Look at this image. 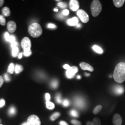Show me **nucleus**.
Instances as JSON below:
<instances>
[{
	"mask_svg": "<svg viewBox=\"0 0 125 125\" xmlns=\"http://www.w3.org/2000/svg\"><path fill=\"white\" fill-rule=\"evenodd\" d=\"M114 78L115 82L121 83L125 81V63L121 62L119 63L115 69Z\"/></svg>",
	"mask_w": 125,
	"mask_h": 125,
	"instance_id": "1",
	"label": "nucleus"
},
{
	"mask_svg": "<svg viewBox=\"0 0 125 125\" xmlns=\"http://www.w3.org/2000/svg\"><path fill=\"white\" fill-rule=\"evenodd\" d=\"M28 32L32 37L38 38L41 35L42 29L40 25L37 23H32L28 27Z\"/></svg>",
	"mask_w": 125,
	"mask_h": 125,
	"instance_id": "2",
	"label": "nucleus"
},
{
	"mask_svg": "<svg viewBox=\"0 0 125 125\" xmlns=\"http://www.w3.org/2000/svg\"><path fill=\"white\" fill-rule=\"evenodd\" d=\"M91 12L94 17H97L102 10V6L98 0H94L91 4Z\"/></svg>",
	"mask_w": 125,
	"mask_h": 125,
	"instance_id": "3",
	"label": "nucleus"
},
{
	"mask_svg": "<svg viewBox=\"0 0 125 125\" xmlns=\"http://www.w3.org/2000/svg\"><path fill=\"white\" fill-rule=\"evenodd\" d=\"M21 46L24 52H27L31 51V41L28 37H25L21 41Z\"/></svg>",
	"mask_w": 125,
	"mask_h": 125,
	"instance_id": "4",
	"label": "nucleus"
},
{
	"mask_svg": "<svg viewBox=\"0 0 125 125\" xmlns=\"http://www.w3.org/2000/svg\"><path fill=\"white\" fill-rule=\"evenodd\" d=\"M77 15L82 22L86 23L89 21V16L88 13L83 9H79L77 12Z\"/></svg>",
	"mask_w": 125,
	"mask_h": 125,
	"instance_id": "5",
	"label": "nucleus"
},
{
	"mask_svg": "<svg viewBox=\"0 0 125 125\" xmlns=\"http://www.w3.org/2000/svg\"><path fill=\"white\" fill-rule=\"evenodd\" d=\"M27 123L28 125H41V121L39 117L34 115L28 117Z\"/></svg>",
	"mask_w": 125,
	"mask_h": 125,
	"instance_id": "6",
	"label": "nucleus"
},
{
	"mask_svg": "<svg viewBox=\"0 0 125 125\" xmlns=\"http://www.w3.org/2000/svg\"><path fill=\"white\" fill-rule=\"evenodd\" d=\"M78 68L76 66H72L67 70L66 72V75L67 78L69 79H71L73 78L76 74V73L78 72Z\"/></svg>",
	"mask_w": 125,
	"mask_h": 125,
	"instance_id": "7",
	"label": "nucleus"
},
{
	"mask_svg": "<svg viewBox=\"0 0 125 125\" xmlns=\"http://www.w3.org/2000/svg\"><path fill=\"white\" fill-rule=\"evenodd\" d=\"M113 123L114 125H121L122 119L119 114H115L114 115L113 118Z\"/></svg>",
	"mask_w": 125,
	"mask_h": 125,
	"instance_id": "8",
	"label": "nucleus"
},
{
	"mask_svg": "<svg viewBox=\"0 0 125 125\" xmlns=\"http://www.w3.org/2000/svg\"><path fill=\"white\" fill-rule=\"evenodd\" d=\"M70 8L73 11H77L79 8V3L77 0H71L70 2Z\"/></svg>",
	"mask_w": 125,
	"mask_h": 125,
	"instance_id": "9",
	"label": "nucleus"
},
{
	"mask_svg": "<svg viewBox=\"0 0 125 125\" xmlns=\"http://www.w3.org/2000/svg\"><path fill=\"white\" fill-rule=\"evenodd\" d=\"M80 66L83 70H84V71L88 70L91 72L94 71V68L87 62H81L80 63Z\"/></svg>",
	"mask_w": 125,
	"mask_h": 125,
	"instance_id": "10",
	"label": "nucleus"
},
{
	"mask_svg": "<svg viewBox=\"0 0 125 125\" xmlns=\"http://www.w3.org/2000/svg\"><path fill=\"white\" fill-rule=\"evenodd\" d=\"M7 28L10 32L13 33L16 31V24L13 21H10L8 23Z\"/></svg>",
	"mask_w": 125,
	"mask_h": 125,
	"instance_id": "11",
	"label": "nucleus"
},
{
	"mask_svg": "<svg viewBox=\"0 0 125 125\" xmlns=\"http://www.w3.org/2000/svg\"><path fill=\"white\" fill-rule=\"evenodd\" d=\"M114 91L115 93L117 94L121 95L124 93V89L121 85H116L114 89Z\"/></svg>",
	"mask_w": 125,
	"mask_h": 125,
	"instance_id": "12",
	"label": "nucleus"
},
{
	"mask_svg": "<svg viewBox=\"0 0 125 125\" xmlns=\"http://www.w3.org/2000/svg\"><path fill=\"white\" fill-rule=\"evenodd\" d=\"M79 22L78 19L77 17H74L72 19H70L67 21V23L69 26H76Z\"/></svg>",
	"mask_w": 125,
	"mask_h": 125,
	"instance_id": "13",
	"label": "nucleus"
},
{
	"mask_svg": "<svg viewBox=\"0 0 125 125\" xmlns=\"http://www.w3.org/2000/svg\"><path fill=\"white\" fill-rule=\"evenodd\" d=\"M101 122L100 120L98 118H95L93 119L92 122L88 121L87 122L86 125H101Z\"/></svg>",
	"mask_w": 125,
	"mask_h": 125,
	"instance_id": "14",
	"label": "nucleus"
},
{
	"mask_svg": "<svg viewBox=\"0 0 125 125\" xmlns=\"http://www.w3.org/2000/svg\"><path fill=\"white\" fill-rule=\"evenodd\" d=\"M125 0H114L113 2L115 6L117 8H121L124 4Z\"/></svg>",
	"mask_w": 125,
	"mask_h": 125,
	"instance_id": "15",
	"label": "nucleus"
},
{
	"mask_svg": "<svg viewBox=\"0 0 125 125\" xmlns=\"http://www.w3.org/2000/svg\"><path fill=\"white\" fill-rule=\"evenodd\" d=\"M2 13L3 15L6 17L9 16L11 14L10 10L9 8L8 7H4L2 10Z\"/></svg>",
	"mask_w": 125,
	"mask_h": 125,
	"instance_id": "16",
	"label": "nucleus"
},
{
	"mask_svg": "<svg viewBox=\"0 0 125 125\" xmlns=\"http://www.w3.org/2000/svg\"><path fill=\"white\" fill-rule=\"evenodd\" d=\"M8 112L10 116H13L16 113V109L14 107L12 106L9 108Z\"/></svg>",
	"mask_w": 125,
	"mask_h": 125,
	"instance_id": "17",
	"label": "nucleus"
},
{
	"mask_svg": "<svg viewBox=\"0 0 125 125\" xmlns=\"http://www.w3.org/2000/svg\"><path fill=\"white\" fill-rule=\"evenodd\" d=\"M92 48H93V49L94 50V51H95L96 52H97L98 53L102 54L103 52V49L98 45H94L93 46Z\"/></svg>",
	"mask_w": 125,
	"mask_h": 125,
	"instance_id": "18",
	"label": "nucleus"
},
{
	"mask_svg": "<svg viewBox=\"0 0 125 125\" xmlns=\"http://www.w3.org/2000/svg\"><path fill=\"white\" fill-rule=\"evenodd\" d=\"M61 115V114L59 112H56L53 113L50 117L51 120L52 121H54L57 119H58L59 116Z\"/></svg>",
	"mask_w": 125,
	"mask_h": 125,
	"instance_id": "19",
	"label": "nucleus"
},
{
	"mask_svg": "<svg viewBox=\"0 0 125 125\" xmlns=\"http://www.w3.org/2000/svg\"><path fill=\"white\" fill-rule=\"evenodd\" d=\"M46 107L47 108H48L49 110H52L55 108V105L53 103L48 101V102H46Z\"/></svg>",
	"mask_w": 125,
	"mask_h": 125,
	"instance_id": "20",
	"label": "nucleus"
},
{
	"mask_svg": "<svg viewBox=\"0 0 125 125\" xmlns=\"http://www.w3.org/2000/svg\"><path fill=\"white\" fill-rule=\"evenodd\" d=\"M15 72L16 74L20 73V72H22L23 70V68L22 66L19 64H16L15 67Z\"/></svg>",
	"mask_w": 125,
	"mask_h": 125,
	"instance_id": "21",
	"label": "nucleus"
},
{
	"mask_svg": "<svg viewBox=\"0 0 125 125\" xmlns=\"http://www.w3.org/2000/svg\"><path fill=\"white\" fill-rule=\"evenodd\" d=\"M19 52V49L18 47H14L12 48V54L13 57H16L17 56V55Z\"/></svg>",
	"mask_w": 125,
	"mask_h": 125,
	"instance_id": "22",
	"label": "nucleus"
},
{
	"mask_svg": "<svg viewBox=\"0 0 125 125\" xmlns=\"http://www.w3.org/2000/svg\"><path fill=\"white\" fill-rule=\"evenodd\" d=\"M102 109V106L100 105L96 106L95 108H94V110H93L94 114V115L98 114L101 111Z\"/></svg>",
	"mask_w": 125,
	"mask_h": 125,
	"instance_id": "23",
	"label": "nucleus"
},
{
	"mask_svg": "<svg viewBox=\"0 0 125 125\" xmlns=\"http://www.w3.org/2000/svg\"><path fill=\"white\" fill-rule=\"evenodd\" d=\"M14 70V65L13 63H11L8 67V72L10 74H13Z\"/></svg>",
	"mask_w": 125,
	"mask_h": 125,
	"instance_id": "24",
	"label": "nucleus"
},
{
	"mask_svg": "<svg viewBox=\"0 0 125 125\" xmlns=\"http://www.w3.org/2000/svg\"><path fill=\"white\" fill-rule=\"evenodd\" d=\"M51 86L52 87V88L53 89H56L58 87V80H53L52 83H51Z\"/></svg>",
	"mask_w": 125,
	"mask_h": 125,
	"instance_id": "25",
	"label": "nucleus"
},
{
	"mask_svg": "<svg viewBox=\"0 0 125 125\" xmlns=\"http://www.w3.org/2000/svg\"><path fill=\"white\" fill-rule=\"evenodd\" d=\"M76 104L77 105V106H78V107H83V104H84V103L83 102L82 100L79 99L76 100Z\"/></svg>",
	"mask_w": 125,
	"mask_h": 125,
	"instance_id": "26",
	"label": "nucleus"
},
{
	"mask_svg": "<svg viewBox=\"0 0 125 125\" xmlns=\"http://www.w3.org/2000/svg\"><path fill=\"white\" fill-rule=\"evenodd\" d=\"M0 24L2 26H5L6 24V20L3 15H0Z\"/></svg>",
	"mask_w": 125,
	"mask_h": 125,
	"instance_id": "27",
	"label": "nucleus"
},
{
	"mask_svg": "<svg viewBox=\"0 0 125 125\" xmlns=\"http://www.w3.org/2000/svg\"><path fill=\"white\" fill-rule=\"evenodd\" d=\"M70 113H71V115L72 116H73V117H76L77 118V117H78L79 116L78 113L75 110H74V109L72 110L71 111Z\"/></svg>",
	"mask_w": 125,
	"mask_h": 125,
	"instance_id": "28",
	"label": "nucleus"
},
{
	"mask_svg": "<svg viewBox=\"0 0 125 125\" xmlns=\"http://www.w3.org/2000/svg\"><path fill=\"white\" fill-rule=\"evenodd\" d=\"M71 123L74 125H81L82 123L80 121L76 120H72L71 121Z\"/></svg>",
	"mask_w": 125,
	"mask_h": 125,
	"instance_id": "29",
	"label": "nucleus"
},
{
	"mask_svg": "<svg viewBox=\"0 0 125 125\" xmlns=\"http://www.w3.org/2000/svg\"><path fill=\"white\" fill-rule=\"evenodd\" d=\"M58 6H59V7H60L61 8H65L66 7H67V4L64 2H59V3H58Z\"/></svg>",
	"mask_w": 125,
	"mask_h": 125,
	"instance_id": "30",
	"label": "nucleus"
},
{
	"mask_svg": "<svg viewBox=\"0 0 125 125\" xmlns=\"http://www.w3.org/2000/svg\"><path fill=\"white\" fill-rule=\"evenodd\" d=\"M56 101H57V102L58 103H61L62 101H61V98L60 94H58L56 96Z\"/></svg>",
	"mask_w": 125,
	"mask_h": 125,
	"instance_id": "31",
	"label": "nucleus"
},
{
	"mask_svg": "<svg viewBox=\"0 0 125 125\" xmlns=\"http://www.w3.org/2000/svg\"><path fill=\"white\" fill-rule=\"evenodd\" d=\"M10 37V36L9 32H6L4 33V38L7 41H8V42L9 41Z\"/></svg>",
	"mask_w": 125,
	"mask_h": 125,
	"instance_id": "32",
	"label": "nucleus"
},
{
	"mask_svg": "<svg viewBox=\"0 0 125 125\" xmlns=\"http://www.w3.org/2000/svg\"><path fill=\"white\" fill-rule=\"evenodd\" d=\"M15 36H13V35L10 36L9 42L12 43H13V42H15Z\"/></svg>",
	"mask_w": 125,
	"mask_h": 125,
	"instance_id": "33",
	"label": "nucleus"
},
{
	"mask_svg": "<svg viewBox=\"0 0 125 125\" xmlns=\"http://www.w3.org/2000/svg\"><path fill=\"white\" fill-rule=\"evenodd\" d=\"M4 78L5 81L7 82H9V81H10V78L9 77V75L7 73L5 74L4 75Z\"/></svg>",
	"mask_w": 125,
	"mask_h": 125,
	"instance_id": "34",
	"label": "nucleus"
},
{
	"mask_svg": "<svg viewBox=\"0 0 125 125\" xmlns=\"http://www.w3.org/2000/svg\"><path fill=\"white\" fill-rule=\"evenodd\" d=\"M45 98L46 102H48L50 101V99H51V95L49 93H46L45 94Z\"/></svg>",
	"mask_w": 125,
	"mask_h": 125,
	"instance_id": "35",
	"label": "nucleus"
},
{
	"mask_svg": "<svg viewBox=\"0 0 125 125\" xmlns=\"http://www.w3.org/2000/svg\"><path fill=\"white\" fill-rule=\"evenodd\" d=\"M47 27L49 28H52V29H54V28H56V26L55 25H54L53 24H52V23H49L47 25Z\"/></svg>",
	"mask_w": 125,
	"mask_h": 125,
	"instance_id": "36",
	"label": "nucleus"
},
{
	"mask_svg": "<svg viewBox=\"0 0 125 125\" xmlns=\"http://www.w3.org/2000/svg\"><path fill=\"white\" fill-rule=\"evenodd\" d=\"M69 104H70L69 101L68 100H67V99L64 100L63 101V105L65 107L68 106L69 105Z\"/></svg>",
	"mask_w": 125,
	"mask_h": 125,
	"instance_id": "37",
	"label": "nucleus"
},
{
	"mask_svg": "<svg viewBox=\"0 0 125 125\" xmlns=\"http://www.w3.org/2000/svg\"><path fill=\"white\" fill-rule=\"evenodd\" d=\"M18 44L17 43V42H16V41L15 42H14L13 43H11V46L12 48H13L14 47H17L18 46Z\"/></svg>",
	"mask_w": 125,
	"mask_h": 125,
	"instance_id": "38",
	"label": "nucleus"
},
{
	"mask_svg": "<svg viewBox=\"0 0 125 125\" xmlns=\"http://www.w3.org/2000/svg\"><path fill=\"white\" fill-rule=\"evenodd\" d=\"M5 104V102L4 99H1L0 100V107H3Z\"/></svg>",
	"mask_w": 125,
	"mask_h": 125,
	"instance_id": "39",
	"label": "nucleus"
},
{
	"mask_svg": "<svg viewBox=\"0 0 125 125\" xmlns=\"http://www.w3.org/2000/svg\"><path fill=\"white\" fill-rule=\"evenodd\" d=\"M62 14L64 16H67L69 13V11L67 9L64 10L62 12Z\"/></svg>",
	"mask_w": 125,
	"mask_h": 125,
	"instance_id": "40",
	"label": "nucleus"
},
{
	"mask_svg": "<svg viewBox=\"0 0 125 125\" xmlns=\"http://www.w3.org/2000/svg\"><path fill=\"white\" fill-rule=\"evenodd\" d=\"M23 54H24V55L25 56H26V57H29V56H30V55H31V51H30V52H24Z\"/></svg>",
	"mask_w": 125,
	"mask_h": 125,
	"instance_id": "41",
	"label": "nucleus"
},
{
	"mask_svg": "<svg viewBox=\"0 0 125 125\" xmlns=\"http://www.w3.org/2000/svg\"><path fill=\"white\" fill-rule=\"evenodd\" d=\"M4 83V80L2 76H0V88L1 87V86L3 85Z\"/></svg>",
	"mask_w": 125,
	"mask_h": 125,
	"instance_id": "42",
	"label": "nucleus"
},
{
	"mask_svg": "<svg viewBox=\"0 0 125 125\" xmlns=\"http://www.w3.org/2000/svg\"><path fill=\"white\" fill-rule=\"evenodd\" d=\"M60 125H69L68 123H67L66 121H61L59 122Z\"/></svg>",
	"mask_w": 125,
	"mask_h": 125,
	"instance_id": "43",
	"label": "nucleus"
},
{
	"mask_svg": "<svg viewBox=\"0 0 125 125\" xmlns=\"http://www.w3.org/2000/svg\"><path fill=\"white\" fill-rule=\"evenodd\" d=\"M63 67L64 69H66L67 70H69L71 68L70 66L69 65H68V64H65V65H64Z\"/></svg>",
	"mask_w": 125,
	"mask_h": 125,
	"instance_id": "44",
	"label": "nucleus"
},
{
	"mask_svg": "<svg viewBox=\"0 0 125 125\" xmlns=\"http://www.w3.org/2000/svg\"><path fill=\"white\" fill-rule=\"evenodd\" d=\"M4 0H0V7H1L3 5V4H4Z\"/></svg>",
	"mask_w": 125,
	"mask_h": 125,
	"instance_id": "45",
	"label": "nucleus"
},
{
	"mask_svg": "<svg viewBox=\"0 0 125 125\" xmlns=\"http://www.w3.org/2000/svg\"><path fill=\"white\" fill-rule=\"evenodd\" d=\"M18 57H19V59H21V58L22 57V53H21L19 54Z\"/></svg>",
	"mask_w": 125,
	"mask_h": 125,
	"instance_id": "46",
	"label": "nucleus"
},
{
	"mask_svg": "<svg viewBox=\"0 0 125 125\" xmlns=\"http://www.w3.org/2000/svg\"><path fill=\"white\" fill-rule=\"evenodd\" d=\"M76 27H78V28H80L81 27V25L80 24H77L76 26Z\"/></svg>",
	"mask_w": 125,
	"mask_h": 125,
	"instance_id": "47",
	"label": "nucleus"
},
{
	"mask_svg": "<svg viewBox=\"0 0 125 125\" xmlns=\"http://www.w3.org/2000/svg\"><path fill=\"white\" fill-rule=\"evenodd\" d=\"M85 75L87 76H90V74H88V73H85Z\"/></svg>",
	"mask_w": 125,
	"mask_h": 125,
	"instance_id": "48",
	"label": "nucleus"
},
{
	"mask_svg": "<svg viewBox=\"0 0 125 125\" xmlns=\"http://www.w3.org/2000/svg\"><path fill=\"white\" fill-rule=\"evenodd\" d=\"M21 125H28V124H27V122H24V123H23Z\"/></svg>",
	"mask_w": 125,
	"mask_h": 125,
	"instance_id": "49",
	"label": "nucleus"
},
{
	"mask_svg": "<svg viewBox=\"0 0 125 125\" xmlns=\"http://www.w3.org/2000/svg\"><path fill=\"white\" fill-rule=\"evenodd\" d=\"M54 11L58 12V9H54Z\"/></svg>",
	"mask_w": 125,
	"mask_h": 125,
	"instance_id": "50",
	"label": "nucleus"
},
{
	"mask_svg": "<svg viewBox=\"0 0 125 125\" xmlns=\"http://www.w3.org/2000/svg\"><path fill=\"white\" fill-rule=\"evenodd\" d=\"M77 78H78V79H80V78H81L80 76H77Z\"/></svg>",
	"mask_w": 125,
	"mask_h": 125,
	"instance_id": "51",
	"label": "nucleus"
},
{
	"mask_svg": "<svg viewBox=\"0 0 125 125\" xmlns=\"http://www.w3.org/2000/svg\"><path fill=\"white\" fill-rule=\"evenodd\" d=\"M1 122V120H0V123Z\"/></svg>",
	"mask_w": 125,
	"mask_h": 125,
	"instance_id": "52",
	"label": "nucleus"
},
{
	"mask_svg": "<svg viewBox=\"0 0 125 125\" xmlns=\"http://www.w3.org/2000/svg\"></svg>",
	"mask_w": 125,
	"mask_h": 125,
	"instance_id": "53",
	"label": "nucleus"
}]
</instances>
